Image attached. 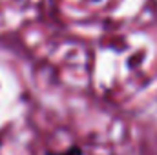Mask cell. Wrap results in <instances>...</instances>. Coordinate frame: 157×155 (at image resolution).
I'll return each mask as SVG.
<instances>
[{"label":"cell","instance_id":"6da1fadb","mask_svg":"<svg viewBox=\"0 0 157 155\" xmlns=\"http://www.w3.org/2000/svg\"><path fill=\"white\" fill-rule=\"evenodd\" d=\"M59 155H80V152H78V148H73V150H70L66 153H59Z\"/></svg>","mask_w":157,"mask_h":155}]
</instances>
